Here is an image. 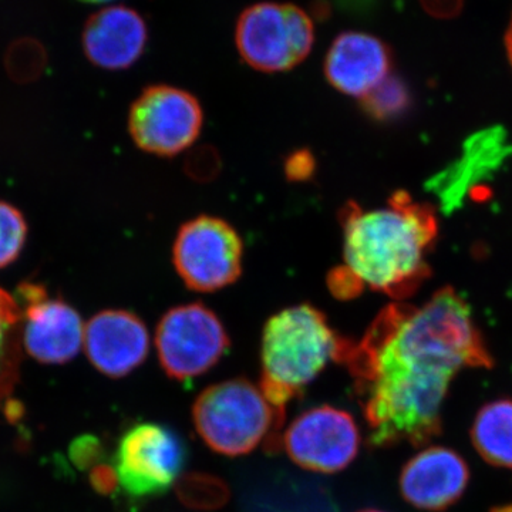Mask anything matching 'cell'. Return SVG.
<instances>
[{
  "mask_svg": "<svg viewBox=\"0 0 512 512\" xmlns=\"http://www.w3.org/2000/svg\"><path fill=\"white\" fill-rule=\"evenodd\" d=\"M342 365L355 380L373 446H421L440 433L457 373L493 360L466 301L446 288L421 308L387 306L359 342H350Z\"/></svg>",
  "mask_w": 512,
  "mask_h": 512,
  "instance_id": "1",
  "label": "cell"
},
{
  "mask_svg": "<svg viewBox=\"0 0 512 512\" xmlns=\"http://www.w3.org/2000/svg\"><path fill=\"white\" fill-rule=\"evenodd\" d=\"M340 224L345 266L363 289L403 299L429 278L426 255L439 228L430 205L396 192L376 210L349 202L340 211Z\"/></svg>",
  "mask_w": 512,
  "mask_h": 512,
  "instance_id": "2",
  "label": "cell"
},
{
  "mask_svg": "<svg viewBox=\"0 0 512 512\" xmlns=\"http://www.w3.org/2000/svg\"><path fill=\"white\" fill-rule=\"evenodd\" d=\"M350 342L329 325L325 313L309 303L276 313L266 322L262 336V393L285 410L330 360L342 365Z\"/></svg>",
  "mask_w": 512,
  "mask_h": 512,
  "instance_id": "3",
  "label": "cell"
},
{
  "mask_svg": "<svg viewBox=\"0 0 512 512\" xmlns=\"http://www.w3.org/2000/svg\"><path fill=\"white\" fill-rule=\"evenodd\" d=\"M192 416L208 447L222 456L238 457L251 453L262 441L276 450L285 410L269 402L261 387L234 379L204 390L194 403Z\"/></svg>",
  "mask_w": 512,
  "mask_h": 512,
  "instance_id": "4",
  "label": "cell"
},
{
  "mask_svg": "<svg viewBox=\"0 0 512 512\" xmlns=\"http://www.w3.org/2000/svg\"><path fill=\"white\" fill-rule=\"evenodd\" d=\"M313 23L305 10L293 5L258 3L242 13L237 46L242 59L259 72H286L308 57Z\"/></svg>",
  "mask_w": 512,
  "mask_h": 512,
  "instance_id": "5",
  "label": "cell"
},
{
  "mask_svg": "<svg viewBox=\"0 0 512 512\" xmlns=\"http://www.w3.org/2000/svg\"><path fill=\"white\" fill-rule=\"evenodd\" d=\"M156 348L171 379H194L212 369L227 353L229 338L220 318L202 303L170 309L157 326Z\"/></svg>",
  "mask_w": 512,
  "mask_h": 512,
  "instance_id": "6",
  "label": "cell"
},
{
  "mask_svg": "<svg viewBox=\"0 0 512 512\" xmlns=\"http://www.w3.org/2000/svg\"><path fill=\"white\" fill-rule=\"evenodd\" d=\"M244 245L234 227L221 218L185 222L173 247L178 275L192 291L215 292L234 284L242 274Z\"/></svg>",
  "mask_w": 512,
  "mask_h": 512,
  "instance_id": "7",
  "label": "cell"
},
{
  "mask_svg": "<svg viewBox=\"0 0 512 512\" xmlns=\"http://www.w3.org/2000/svg\"><path fill=\"white\" fill-rule=\"evenodd\" d=\"M204 113L198 100L173 86H151L131 106L128 131L138 148L160 157L183 153L200 136Z\"/></svg>",
  "mask_w": 512,
  "mask_h": 512,
  "instance_id": "8",
  "label": "cell"
},
{
  "mask_svg": "<svg viewBox=\"0 0 512 512\" xmlns=\"http://www.w3.org/2000/svg\"><path fill=\"white\" fill-rule=\"evenodd\" d=\"M185 460L187 450L177 433L161 424L143 423L121 437L114 471L131 497H154L170 490Z\"/></svg>",
  "mask_w": 512,
  "mask_h": 512,
  "instance_id": "9",
  "label": "cell"
},
{
  "mask_svg": "<svg viewBox=\"0 0 512 512\" xmlns=\"http://www.w3.org/2000/svg\"><path fill=\"white\" fill-rule=\"evenodd\" d=\"M284 446L299 467L315 473H338L359 453L360 431L349 413L330 406L316 407L288 427Z\"/></svg>",
  "mask_w": 512,
  "mask_h": 512,
  "instance_id": "10",
  "label": "cell"
},
{
  "mask_svg": "<svg viewBox=\"0 0 512 512\" xmlns=\"http://www.w3.org/2000/svg\"><path fill=\"white\" fill-rule=\"evenodd\" d=\"M22 308V343L43 365H64L80 352L84 329L80 313L62 299H50L43 286L23 284L15 296Z\"/></svg>",
  "mask_w": 512,
  "mask_h": 512,
  "instance_id": "11",
  "label": "cell"
},
{
  "mask_svg": "<svg viewBox=\"0 0 512 512\" xmlns=\"http://www.w3.org/2000/svg\"><path fill=\"white\" fill-rule=\"evenodd\" d=\"M83 346L100 373L119 379L130 375L147 359L150 335L143 320L134 313L107 309L86 323Z\"/></svg>",
  "mask_w": 512,
  "mask_h": 512,
  "instance_id": "12",
  "label": "cell"
},
{
  "mask_svg": "<svg viewBox=\"0 0 512 512\" xmlns=\"http://www.w3.org/2000/svg\"><path fill=\"white\" fill-rule=\"evenodd\" d=\"M468 466L456 451L429 447L404 466L400 490L407 503L424 511H443L466 491Z\"/></svg>",
  "mask_w": 512,
  "mask_h": 512,
  "instance_id": "13",
  "label": "cell"
},
{
  "mask_svg": "<svg viewBox=\"0 0 512 512\" xmlns=\"http://www.w3.org/2000/svg\"><path fill=\"white\" fill-rule=\"evenodd\" d=\"M392 52L379 37L346 32L336 37L325 59L328 82L338 92L365 99L389 77Z\"/></svg>",
  "mask_w": 512,
  "mask_h": 512,
  "instance_id": "14",
  "label": "cell"
},
{
  "mask_svg": "<svg viewBox=\"0 0 512 512\" xmlns=\"http://www.w3.org/2000/svg\"><path fill=\"white\" fill-rule=\"evenodd\" d=\"M147 37L146 22L136 10L111 6L87 20L83 30V50L94 66L124 70L143 55Z\"/></svg>",
  "mask_w": 512,
  "mask_h": 512,
  "instance_id": "15",
  "label": "cell"
},
{
  "mask_svg": "<svg viewBox=\"0 0 512 512\" xmlns=\"http://www.w3.org/2000/svg\"><path fill=\"white\" fill-rule=\"evenodd\" d=\"M471 439L487 463L512 468V400L485 404L474 420Z\"/></svg>",
  "mask_w": 512,
  "mask_h": 512,
  "instance_id": "16",
  "label": "cell"
},
{
  "mask_svg": "<svg viewBox=\"0 0 512 512\" xmlns=\"http://www.w3.org/2000/svg\"><path fill=\"white\" fill-rule=\"evenodd\" d=\"M22 339V308L18 299L0 288V393L12 386Z\"/></svg>",
  "mask_w": 512,
  "mask_h": 512,
  "instance_id": "17",
  "label": "cell"
},
{
  "mask_svg": "<svg viewBox=\"0 0 512 512\" xmlns=\"http://www.w3.org/2000/svg\"><path fill=\"white\" fill-rule=\"evenodd\" d=\"M28 239V222L22 212L0 200V269L12 265L22 254Z\"/></svg>",
  "mask_w": 512,
  "mask_h": 512,
  "instance_id": "18",
  "label": "cell"
},
{
  "mask_svg": "<svg viewBox=\"0 0 512 512\" xmlns=\"http://www.w3.org/2000/svg\"><path fill=\"white\" fill-rule=\"evenodd\" d=\"M406 99L407 93L403 84L389 76L369 96L362 100L367 111L382 116V114H390L402 109Z\"/></svg>",
  "mask_w": 512,
  "mask_h": 512,
  "instance_id": "19",
  "label": "cell"
},
{
  "mask_svg": "<svg viewBox=\"0 0 512 512\" xmlns=\"http://www.w3.org/2000/svg\"><path fill=\"white\" fill-rule=\"evenodd\" d=\"M329 291L335 298L342 299H353L359 296L360 293L365 291L363 286L359 284V281L355 278V275L346 268L345 265L338 266L333 269L328 276Z\"/></svg>",
  "mask_w": 512,
  "mask_h": 512,
  "instance_id": "20",
  "label": "cell"
},
{
  "mask_svg": "<svg viewBox=\"0 0 512 512\" xmlns=\"http://www.w3.org/2000/svg\"><path fill=\"white\" fill-rule=\"evenodd\" d=\"M285 171L286 175H288L291 180H308L313 174V171H315V158L311 156L309 151L293 153L292 156L286 160Z\"/></svg>",
  "mask_w": 512,
  "mask_h": 512,
  "instance_id": "21",
  "label": "cell"
},
{
  "mask_svg": "<svg viewBox=\"0 0 512 512\" xmlns=\"http://www.w3.org/2000/svg\"><path fill=\"white\" fill-rule=\"evenodd\" d=\"M424 9L436 18H454L463 8V0H421Z\"/></svg>",
  "mask_w": 512,
  "mask_h": 512,
  "instance_id": "22",
  "label": "cell"
},
{
  "mask_svg": "<svg viewBox=\"0 0 512 512\" xmlns=\"http://www.w3.org/2000/svg\"><path fill=\"white\" fill-rule=\"evenodd\" d=\"M505 49H507V56L510 59V63L512 66V19L510 23V28L507 30V35H505Z\"/></svg>",
  "mask_w": 512,
  "mask_h": 512,
  "instance_id": "23",
  "label": "cell"
},
{
  "mask_svg": "<svg viewBox=\"0 0 512 512\" xmlns=\"http://www.w3.org/2000/svg\"><path fill=\"white\" fill-rule=\"evenodd\" d=\"M83 2H89V3H103V2H109V0H83Z\"/></svg>",
  "mask_w": 512,
  "mask_h": 512,
  "instance_id": "24",
  "label": "cell"
},
{
  "mask_svg": "<svg viewBox=\"0 0 512 512\" xmlns=\"http://www.w3.org/2000/svg\"><path fill=\"white\" fill-rule=\"evenodd\" d=\"M394 3H396L397 6L402 5L404 0H393Z\"/></svg>",
  "mask_w": 512,
  "mask_h": 512,
  "instance_id": "25",
  "label": "cell"
},
{
  "mask_svg": "<svg viewBox=\"0 0 512 512\" xmlns=\"http://www.w3.org/2000/svg\"><path fill=\"white\" fill-rule=\"evenodd\" d=\"M360 512H383V511H377V510H366V511H360Z\"/></svg>",
  "mask_w": 512,
  "mask_h": 512,
  "instance_id": "26",
  "label": "cell"
}]
</instances>
